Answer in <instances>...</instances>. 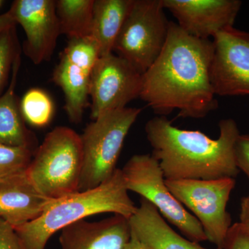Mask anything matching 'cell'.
Returning <instances> with one entry per match:
<instances>
[{"instance_id":"29","label":"cell","mask_w":249,"mask_h":249,"mask_svg":"<svg viewBox=\"0 0 249 249\" xmlns=\"http://www.w3.org/2000/svg\"><path fill=\"white\" fill-rule=\"evenodd\" d=\"M1 4H2V1H1V0H0V6H1Z\"/></svg>"},{"instance_id":"11","label":"cell","mask_w":249,"mask_h":249,"mask_svg":"<svg viewBox=\"0 0 249 249\" xmlns=\"http://www.w3.org/2000/svg\"><path fill=\"white\" fill-rule=\"evenodd\" d=\"M213 44L211 80L216 96L249 95V33L229 28Z\"/></svg>"},{"instance_id":"18","label":"cell","mask_w":249,"mask_h":249,"mask_svg":"<svg viewBox=\"0 0 249 249\" xmlns=\"http://www.w3.org/2000/svg\"><path fill=\"white\" fill-rule=\"evenodd\" d=\"M20 65L19 53L16 54L9 88L0 96V142L13 146L32 148L34 137L24 125L15 88Z\"/></svg>"},{"instance_id":"14","label":"cell","mask_w":249,"mask_h":249,"mask_svg":"<svg viewBox=\"0 0 249 249\" xmlns=\"http://www.w3.org/2000/svg\"><path fill=\"white\" fill-rule=\"evenodd\" d=\"M52 200L36 188L26 170L0 178V218L14 228L40 217Z\"/></svg>"},{"instance_id":"20","label":"cell","mask_w":249,"mask_h":249,"mask_svg":"<svg viewBox=\"0 0 249 249\" xmlns=\"http://www.w3.org/2000/svg\"><path fill=\"white\" fill-rule=\"evenodd\" d=\"M19 107L23 119L37 127L47 126L52 120L55 110L51 96L39 88L28 90L23 96Z\"/></svg>"},{"instance_id":"22","label":"cell","mask_w":249,"mask_h":249,"mask_svg":"<svg viewBox=\"0 0 249 249\" xmlns=\"http://www.w3.org/2000/svg\"><path fill=\"white\" fill-rule=\"evenodd\" d=\"M14 27L0 34V93L4 88L9 71L12 69L16 52L14 36Z\"/></svg>"},{"instance_id":"5","label":"cell","mask_w":249,"mask_h":249,"mask_svg":"<svg viewBox=\"0 0 249 249\" xmlns=\"http://www.w3.org/2000/svg\"><path fill=\"white\" fill-rule=\"evenodd\" d=\"M142 110L127 107L114 109L87 125L80 135L83 164L79 191L96 188L112 176L124 139Z\"/></svg>"},{"instance_id":"9","label":"cell","mask_w":249,"mask_h":249,"mask_svg":"<svg viewBox=\"0 0 249 249\" xmlns=\"http://www.w3.org/2000/svg\"><path fill=\"white\" fill-rule=\"evenodd\" d=\"M99 58V49L92 37L73 39L69 40L54 69L52 80L63 91L64 109L74 124L81 122L88 107L91 72Z\"/></svg>"},{"instance_id":"27","label":"cell","mask_w":249,"mask_h":249,"mask_svg":"<svg viewBox=\"0 0 249 249\" xmlns=\"http://www.w3.org/2000/svg\"><path fill=\"white\" fill-rule=\"evenodd\" d=\"M16 22L9 11L0 15V34L6 29L15 27Z\"/></svg>"},{"instance_id":"26","label":"cell","mask_w":249,"mask_h":249,"mask_svg":"<svg viewBox=\"0 0 249 249\" xmlns=\"http://www.w3.org/2000/svg\"><path fill=\"white\" fill-rule=\"evenodd\" d=\"M240 223L249 231V194L241 200Z\"/></svg>"},{"instance_id":"6","label":"cell","mask_w":249,"mask_h":249,"mask_svg":"<svg viewBox=\"0 0 249 249\" xmlns=\"http://www.w3.org/2000/svg\"><path fill=\"white\" fill-rule=\"evenodd\" d=\"M121 172L127 191L151 203L162 217L178 228L188 240L196 243L208 240L197 219L168 189L160 163L153 156H132Z\"/></svg>"},{"instance_id":"10","label":"cell","mask_w":249,"mask_h":249,"mask_svg":"<svg viewBox=\"0 0 249 249\" xmlns=\"http://www.w3.org/2000/svg\"><path fill=\"white\" fill-rule=\"evenodd\" d=\"M142 73L129 62L114 53L100 57L93 67L90 81L91 118L122 109L140 97Z\"/></svg>"},{"instance_id":"12","label":"cell","mask_w":249,"mask_h":249,"mask_svg":"<svg viewBox=\"0 0 249 249\" xmlns=\"http://www.w3.org/2000/svg\"><path fill=\"white\" fill-rule=\"evenodd\" d=\"M9 12L26 35L24 53L35 65L52 58L60 35L53 0H16Z\"/></svg>"},{"instance_id":"19","label":"cell","mask_w":249,"mask_h":249,"mask_svg":"<svg viewBox=\"0 0 249 249\" xmlns=\"http://www.w3.org/2000/svg\"><path fill=\"white\" fill-rule=\"evenodd\" d=\"M94 0L55 1L60 34L70 40L91 37Z\"/></svg>"},{"instance_id":"13","label":"cell","mask_w":249,"mask_h":249,"mask_svg":"<svg viewBox=\"0 0 249 249\" xmlns=\"http://www.w3.org/2000/svg\"><path fill=\"white\" fill-rule=\"evenodd\" d=\"M164 9L178 19L185 32L209 40L233 27L242 2L240 0H163Z\"/></svg>"},{"instance_id":"7","label":"cell","mask_w":249,"mask_h":249,"mask_svg":"<svg viewBox=\"0 0 249 249\" xmlns=\"http://www.w3.org/2000/svg\"><path fill=\"white\" fill-rule=\"evenodd\" d=\"M163 0H134L118 36L114 51L141 73L161 53L168 38L170 21Z\"/></svg>"},{"instance_id":"8","label":"cell","mask_w":249,"mask_h":249,"mask_svg":"<svg viewBox=\"0 0 249 249\" xmlns=\"http://www.w3.org/2000/svg\"><path fill=\"white\" fill-rule=\"evenodd\" d=\"M172 194L200 223L207 240L223 249L231 217L227 206L235 186L233 178L217 179H165Z\"/></svg>"},{"instance_id":"17","label":"cell","mask_w":249,"mask_h":249,"mask_svg":"<svg viewBox=\"0 0 249 249\" xmlns=\"http://www.w3.org/2000/svg\"><path fill=\"white\" fill-rule=\"evenodd\" d=\"M133 2L134 0H94L91 37L97 44L100 57L112 53Z\"/></svg>"},{"instance_id":"23","label":"cell","mask_w":249,"mask_h":249,"mask_svg":"<svg viewBox=\"0 0 249 249\" xmlns=\"http://www.w3.org/2000/svg\"><path fill=\"white\" fill-rule=\"evenodd\" d=\"M223 249H249V231L240 223L232 224Z\"/></svg>"},{"instance_id":"25","label":"cell","mask_w":249,"mask_h":249,"mask_svg":"<svg viewBox=\"0 0 249 249\" xmlns=\"http://www.w3.org/2000/svg\"><path fill=\"white\" fill-rule=\"evenodd\" d=\"M0 249H22L14 228L0 218Z\"/></svg>"},{"instance_id":"15","label":"cell","mask_w":249,"mask_h":249,"mask_svg":"<svg viewBox=\"0 0 249 249\" xmlns=\"http://www.w3.org/2000/svg\"><path fill=\"white\" fill-rule=\"evenodd\" d=\"M132 236L129 219L114 214L99 222L82 219L61 230V249H124Z\"/></svg>"},{"instance_id":"1","label":"cell","mask_w":249,"mask_h":249,"mask_svg":"<svg viewBox=\"0 0 249 249\" xmlns=\"http://www.w3.org/2000/svg\"><path fill=\"white\" fill-rule=\"evenodd\" d=\"M213 41L196 38L170 22L161 53L142 74L140 98L156 114L199 119L217 109L211 80Z\"/></svg>"},{"instance_id":"24","label":"cell","mask_w":249,"mask_h":249,"mask_svg":"<svg viewBox=\"0 0 249 249\" xmlns=\"http://www.w3.org/2000/svg\"><path fill=\"white\" fill-rule=\"evenodd\" d=\"M236 166L249 180V134H240L234 145Z\"/></svg>"},{"instance_id":"16","label":"cell","mask_w":249,"mask_h":249,"mask_svg":"<svg viewBox=\"0 0 249 249\" xmlns=\"http://www.w3.org/2000/svg\"><path fill=\"white\" fill-rule=\"evenodd\" d=\"M129 223L132 235L150 249H209L175 232L155 206L143 198Z\"/></svg>"},{"instance_id":"2","label":"cell","mask_w":249,"mask_h":249,"mask_svg":"<svg viewBox=\"0 0 249 249\" xmlns=\"http://www.w3.org/2000/svg\"><path fill=\"white\" fill-rule=\"evenodd\" d=\"M219 135L213 139L199 130L174 126L166 116H157L145 126L152 155L158 160L165 179H217L233 178L234 145L240 132L233 119L219 123Z\"/></svg>"},{"instance_id":"21","label":"cell","mask_w":249,"mask_h":249,"mask_svg":"<svg viewBox=\"0 0 249 249\" xmlns=\"http://www.w3.org/2000/svg\"><path fill=\"white\" fill-rule=\"evenodd\" d=\"M32 160L29 147L13 146L0 142V178L24 171Z\"/></svg>"},{"instance_id":"4","label":"cell","mask_w":249,"mask_h":249,"mask_svg":"<svg viewBox=\"0 0 249 249\" xmlns=\"http://www.w3.org/2000/svg\"><path fill=\"white\" fill-rule=\"evenodd\" d=\"M83 164L80 135L58 126L46 135L26 172L43 196L56 199L79 191Z\"/></svg>"},{"instance_id":"28","label":"cell","mask_w":249,"mask_h":249,"mask_svg":"<svg viewBox=\"0 0 249 249\" xmlns=\"http://www.w3.org/2000/svg\"><path fill=\"white\" fill-rule=\"evenodd\" d=\"M124 249H150L147 247L145 244L142 243V241L139 240L137 237L134 235L131 236L130 240L128 243L124 247Z\"/></svg>"},{"instance_id":"3","label":"cell","mask_w":249,"mask_h":249,"mask_svg":"<svg viewBox=\"0 0 249 249\" xmlns=\"http://www.w3.org/2000/svg\"><path fill=\"white\" fill-rule=\"evenodd\" d=\"M121 169L93 189L53 199L40 217L14 228L22 249H45L55 232L95 214L110 213L129 219L137 206L129 197Z\"/></svg>"}]
</instances>
